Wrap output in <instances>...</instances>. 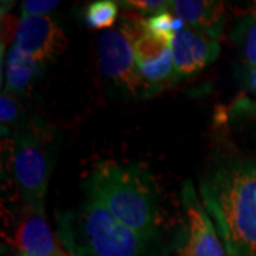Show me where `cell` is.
Instances as JSON below:
<instances>
[{
  "instance_id": "6da1fadb",
  "label": "cell",
  "mask_w": 256,
  "mask_h": 256,
  "mask_svg": "<svg viewBox=\"0 0 256 256\" xmlns=\"http://www.w3.org/2000/svg\"><path fill=\"white\" fill-rule=\"evenodd\" d=\"M200 194L228 256H256V165H220L202 180Z\"/></svg>"
},
{
  "instance_id": "7a4b0ae2",
  "label": "cell",
  "mask_w": 256,
  "mask_h": 256,
  "mask_svg": "<svg viewBox=\"0 0 256 256\" xmlns=\"http://www.w3.org/2000/svg\"><path fill=\"white\" fill-rule=\"evenodd\" d=\"M92 201L100 204L121 224L144 238L158 225L156 191L144 171L134 164L104 161L94 166L86 182Z\"/></svg>"
},
{
  "instance_id": "3957f363",
  "label": "cell",
  "mask_w": 256,
  "mask_h": 256,
  "mask_svg": "<svg viewBox=\"0 0 256 256\" xmlns=\"http://www.w3.org/2000/svg\"><path fill=\"white\" fill-rule=\"evenodd\" d=\"M64 234L66 246L73 256H140L146 242L92 200L78 212L74 230Z\"/></svg>"
},
{
  "instance_id": "277c9868",
  "label": "cell",
  "mask_w": 256,
  "mask_h": 256,
  "mask_svg": "<svg viewBox=\"0 0 256 256\" xmlns=\"http://www.w3.org/2000/svg\"><path fill=\"white\" fill-rule=\"evenodd\" d=\"M144 18L131 22V24H124L122 28L106 32L98 42L102 74L126 87L134 96H144L152 86L140 72L134 52V40L141 33Z\"/></svg>"
},
{
  "instance_id": "5b68a950",
  "label": "cell",
  "mask_w": 256,
  "mask_h": 256,
  "mask_svg": "<svg viewBox=\"0 0 256 256\" xmlns=\"http://www.w3.org/2000/svg\"><path fill=\"white\" fill-rule=\"evenodd\" d=\"M12 170L24 205L44 210L52 161L47 146L36 132L22 130L16 134Z\"/></svg>"
},
{
  "instance_id": "8992f818",
  "label": "cell",
  "mask_w": 256,
  "mask_h": 256,
  "mask_svg": "<svg viewBox=\"0 0 256 256\" xmlns=\"http://www.w3.org/2000/svg\"><path fill=\"white\" fill-rule=\"evenodd\" d=\"M181 198L186 222V240L180 256H228L220 232L198 198L191 180L184 184Z\"/></svg>"
},
{
  "instance_id": "52a82bcc",
  "label": "cell",
  "mask_w": 256,
  "mask_h": 256,
  "mask_svg": "<svg viewBox=\"0 0 256 256\" xmlns=\"http://www.w3.org/2000/svg\"><path fill=\"white\" fill-rule=\"evenodd\" d=\"M67 44V37L54 18L43 16L20 18L13 47L33 58L38 66H44L64 53Z\"/></svg>"
},
{
  "instance_id": "ba28073f",
  "label": "cell",
  "mask_w": 256,
  "mask_h": 256,
  "mask_svg": "<svg viewBox=\"0 0 256 256\" xmlns=\"http://www.w3.org/2000/svg\"><path fill=\"white\" fill-rule=\"evenodd\" d=\"M8 240L20 256L64 255L58 249L54 235L47 224L44 210L24 205V210Z\"/></svg>"
},
{
  "instance_id": "9c48e42d",
  "label": "cell",
  "mask_w": 256,
  "mask_h": 256,
  "mask_svg": "<svg viewBox=\"0 0 256 256\" xmlns=\"http://www.w3.org/2000/svg\"><path fill=\"white\" fill-rule=\"evenodd\" d=\"M220 52L218 40L184 24L172 38L175 74L191 76L212 63Z\"/></svg>"
},
{
  "instance_id": "30bf717a",
  "label": "cell",
  "mask_w": 256,
  "mask_h": 256,
  "mask_svg": "<svg viewBox=\"0 0 256 256\" xmlns=\"http://www.w3.org/2000/svg\"><path fill=\"white\" fill-rule=\"evenodd\" d=\"M134 52L138 68L148 82L160 84L175 74L172 44L151 36L146 28L134 40Z\"/></svg>"
},
{
  "instance_id": "8fae6325",
  "label": "cell",
  "mask_w": 256,
  "mask_h": 256,
  "mask_svg": "<svg viewBox=\"0 0 256 256\" xmlns=\"http://www.w3.org/2000/svg\"><path fill=\"white\" fill-rule=\"evenodd\" d=\"M170 9L184 24L218 40L225 26V4L214 0H174Z\"/></svg>"
},
{
  "instance_id": "7c38bea8",
  "label": "cell",
  "mask_w": 256,
  "mask_h": 256,
  "mask_svg": "<svg viewBox=\"0 0 256 256\" xmlns=\"http://www.w3.org/2000/svg\"><path fill=\"white\" fill-rule=\"evenodd\" d=\"M38 68L40 66L33 58H30L16 47H13L10 50L8 66H6L8 92H18L26 90L28 84L33 82L34 76L38 73Z\"/></svg>"
},
{
  "instance_id": "4fadbf2b",
  "label": "cell",
  "mask_w": 256,
  "mask_h": 256,
  "mask_svg": "<svg viewBox=\"0 0 256 256\" xmlns=\"http://www.w3.org/2000/svg\"><path fill=\"white\" fill-rule=\"evenodd\" d=\"M182 26L184 22L174 16L171 12H168V9L144 18V28L146 33L170 44H172L175 32H178Z\"/></svg>"
},
{
  "instance_id": "5bb4252c",
  "label": "cell",
  "mask_w": 256,
  "mask_h": 256,
  "mask_svg": "<svg viewBox=\"0 0 256 256\" xmlns=\"http://www.w3.org/2000/svg\"><path fill=\"white\" fill-rule=\"evenodd\" d=\"M118 18V4L111 0L92 3L86 12V20L92 28H110Z\"/></svg>"
},
{
  "instance_id": "9a60e30c",
  "label": "cell",
  "mask_w": 256,
  "mask_h": 256,
  "mask_svg": "<svg viewBox=\"0 0 256 256\" xmlns=\"http://www.w3.org/2000/svg\"><path fill=\"white\" fill-rule=\"evenodd\" d=\"M242 53L249 66H256V16L252 14L250 22L242 32Z\"/></svg>"
},
{
  "instance_id": "2e32d148",
  "label": "cell",
  "mask_w": 256,
  "mask_h": 256,
  "mask_svg": "<svg viewBox=\"0 0 256 256\" xmlns=\"http://www.w3.org/2000/svg\"><path fill=\"white\" fill-rule=\"evenodd\" d=\"M60 4L57 0H26L22 3V18H43Z\"/></svg>"
},
{
  "instance_id": "e0dca14e",
  "label": "cell",
  "mask_w": 256,
  "mask_h": 256,
  "mask_svg": "<svg viewBox=\"0 0 256 256\" xmlns=\"http://www.w3.org/2000/svg\"><path fill=\"white\" fill-rule=\"evenodd\" d=\"M121 4L130 9L138 10L141 13H151V16L162 10L170 9V2H164V0H130V2H122Z\"/></svg>"
},
{
  "instance_id": "ac0fdd59",
  "label": "cell",
  "mask_w": 256,
  "mask_h": 256,
  "mask_svg": "<svg viewBox=\"0 0 256 256\" xmlns=\"http://www.w3.org/2000/svg\"><path fill=\"white\" fill-rule=\"evenodd\" d=\"M18 114V101L14 100L9 92H3L0 98V120L2 124H10L16 121Z\"/></svg>"
},
{
  "instance_id": "d6986e66",
  "label": "cell",
  "mask_w": 256,
  "mask_h": 256,
  "mask_svg": "<svg viewBox=\"0 0 256 256\" xmlns=\"http://www.w3.org/2000/svg\"><path fill=\"white\" fill-rule=\"evenodd\" d=\"M232 110L238 116H242V117H246V118L256 121V101L246 98V97H242V98L235 101Z\"/></svg>"
},
{
  "instance_id": "ffe728a7",
  "label": "cell",
  "mask_w": 256,
  "mask_h": 256,
  "mask_svg": "<svg viewBox=\"0 0 256 256\" xmlns=\"http://www.w3.org/2000/svg\"><path fill=\"white\" fill-rule=\"evenodd\" d=\"M248 84H249V88L254 92H256V66H249Z\"/></svg>"
},
{
  "instance_id": "44dd1931",
  "label": "cell",
  "mask_w": 256,
  "mask_h": 256,
  "mask_svg": "<svg viewBox=\"0 0 256 256\" xmlns=\"http://www.w3.org/2000/svg\"><path fill=\"white\" fill-rule=\"evenodd\" d=\"M254 16H256V4L254 6Z\"/></svg>"
},
{
  "instance_id": "7402d4cb",
  "label": "cell",
  "mask_w": 256,
  "mask_h": 256,
  "mask_svg": "<svg viewBox=\"0 0 256 256\" xmlns=\"http://www.w3.org/2000/svg\"><path fill=\"white\" fill-rule=\"evenodd\" d=\"M58 256H64V255H58Z\"/></svg>"
}]
</instances>
